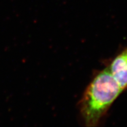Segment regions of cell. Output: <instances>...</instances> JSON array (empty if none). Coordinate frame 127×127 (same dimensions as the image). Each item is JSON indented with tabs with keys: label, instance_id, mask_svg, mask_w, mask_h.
<instances>
[{
	"label": "cell",
	"instance_id": "1",
	"mask_svg": "<svg viewBox=\"0 0 127 127\" xmlns=\"http://www.w3.org/2000/svg\"><path fill=\"white\" fill-rule=\"evenodd\" d=\"M123 92L107 68L98 72L85 89L79 103L81 117L85 126L98 125Z\"/></svg>",
	"mask_w": 127,
	"mask_h": 127
},
{
	"label": "cell",
	"instance_id": "2",
	"mask_svg": "<svg viewBox=\"0 0 127 127\" xmlns=\"http://www.w3.org/2000/svg\"><path fill=\"white\" fill-rule=\"evenodd\" d=\"M107 68L123 91L127 90V45L114 57Z\"/></svg>",
	"mask_w": 127,
	"mask_h": 127
}]
</instances>
